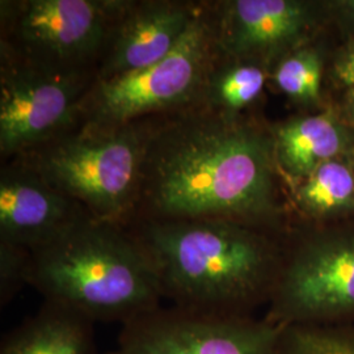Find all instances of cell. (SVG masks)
I'll use <instances>...</instances> for the list:
<instances>
[{
    "label": "cell",
    "mask_w": 354,
    "mask_h": 354,
    "mask_svg": "<svg viewBox=\"0 0 354 354\" xmlns=\"http://www.w3.org/2000/svg\"><path fill=\"white\" fill-rule=\"evenodd\" d=\"M277 176L272 127L245 114L192 105L150 117L130 222L228 219L279 230Z\"/></svg>",
    "instance_id": "1"
},
{
    "label": "cell",
    "mask_w": 354,
    "mask_h": 354,
    "mask_svg": "<svg viewBox=\"0 0 354 354\" xmlns=\"http://www.w3.org/2000/svg\"><path fill=\"white\" fill-rule=\"evenodd\" d=\"M150 260L163 298L188 310L250 315L282 266L279 230L228 219H142L124 226Z\"/></svg>",
    "instance_id": "2"
},
{
    "label": "cell",
    "mask_w": 354,
    "mask_h": 354,
    "mask_svg": "<svg viewBox=\"0 0 354 354\" xmlns=\"http://www.w3.org/2000/svg\"><path fill=\"white\" fill-rule=\"evenodd\" d=\"M28 285L45 302L124 326L158 310L163 299L150 260L127 228L95 218L30 251Z\"/></svg>",
    "instance_id": "3"
},
{
    "label": "cell",
    "mask_w": 354,
    "mask_h": 354,
    "mask_svg": "<svg viewBox=\"0 0 354 354\" xmlns=\"http://www.w3.org/2000/svg\"><path fill=\"white\" fill-rule=\"evenodd\" d=\"M149 118L112 129L74 127L11 160L82 203L100 222L127 226L140 192Z\"/></svg>",
    "instance_id": "4"
},
{
    "label": "cell",
    "mask_w": 354,
    "mask_h": 354,
    "mask_svg": "<svg viewBox=\"0 0 354 354\" xmlns=\"http://www.w3.org/2000/svg\"><path fill=\"white\" fill-rule=\"evenodd\" d=\"M218 53L210 1H201L187 35L165 59L136 73L95 80L76 127H125L197 105Z\"/></svg>",
    "instance_id": "5"
},
{
    "label": "cell",
    "mask_w": 354,
    "mask_h": 354,
    "mask_svg": "<svg viewBox=\"0 0 354 354\" xmlns=\"http://www.w3.org/2000/svg\"><path fill=\"white\" fill-rule=\"evenodd\" d=\"M269 322L327 327L354 320V227L326 228L286 244L268 302Z\"/></svg>",
    "instance_id": "6"
},
{
    "label": "cell",
    "mask_w": 354,
    "mask_h": 354,
    "mask_svg": "<svg viewBox=\"0 0 354 354\" xmlns=\"http://www.w3.org/2000/svg\"><path fill=\"white\" fill-rule=\"evenodd\" d=\"M122 0H1L0 46L57 70L97 73Z\"/></svg>",
    "instance_id": "7"
},
{
    "label": "cell",
    "mask_w": 354,
    "mask_h": 354,
    "mask_svg": "<svg viewBox=\"0 0 354 354\" xmlns=\"http://www.w3.org/2000/svg\"><path fill=\"white\" fill-rule=\"evenodd\" d=\"M93 70H57L0 46V156L11 160L76 127Z\"/></svg>",
    "instance_id": "8"
},
{
    "label": "cell",
    "mask_w": 354,
    "mask_h": 354,
    "mask_svg": "<svg viewBox=\"0 0 354 354\" xmlns=\"http://www.w3.org/2000/svg\"><path fill=\"white\" fill-rule=\"evenodd\" d=\"M282 333L266 317L159 307L124 326L117 354H282Z\"/></svg>",
    "instance_id": "9"
},
{
    "label": "cell",
    "mask_w": 354,
    "mask_h": 354,
    "mask_svg": "<svg viewBox=\"0 0 354 354\" xmlns=\"http://www.w3.org/2000/svg\"><path fill=\"white\" fill-rule=\"evenodd\" d=\"M222 55L274 66L304 46L315 28L317 7L304 0L210 1Z\"/></svg>",
    "instance_id": "10"
},
{
    "label": "cell",
    "mask_w": 354,
    "mask_h": 354,
    "mask_svg": "<svg viewBox=\"0 0 354 354\" xmlns=\"http://www.w3.org/2000/svg\"><path fill=\"white\" fill-rule=\"evenodd\" d=\"M201 1L122 0L108 33L96 79L147 68L176 49Z\"/></svg>",
    "instance_id": "11"
},
{
    "label": "cell",
    "mask_w": 354,
    "mask_h": 354,
    "mask_svg": "<svg viewBox=\"0 0 354 354\" xmlns=\"http://www.w3.org/2000/svg\"><path fill=\"white\" fill-rule=\"evenodd\" d=\"M93 218L74 198L13 160L0 168V241L33 251Z\"/></svg>",
    "instance_id": "12"
},
{
    "label": "cell",
    "mask_w": 354,
    "mask_h": 354,
    "mask_svg": "<svg viewBox=\"0 0 354 354\" xmlns=\"http://www.w3.org/2000/svg\"><path fill=\"white\" fill-rule=\"evenodd\" d=\"M279 174L292 185L326 162L354 152L353 127L332 112L298 115L272 127Z\"/></svg>",
    "instance_id": "13"
},
{
    "label": "cell",
    "mask_w": 354,
    "mask_h": 354,
    "mask_svg": "<svg viewBox=\"0 0 354 354\" xmlns=\"http://www.w3.org/2000/svg\"><path fill=\"white\" fill-rule=\"evenodd\" d=\"M0 354H97L92 322L59 304L45 302L35 317L11 332Z\"/></svg>",
    "instance_id": "14"
},
{
    "label": "cell",
    "mask_w": 354,
    "mask_h": 354,
    "mask_svg": "<svg viewBox=\"0 0 354 354\" xmlns=\"http://www.w3.org/2000/svg\"><path fill=\"white\" fill-rule=\"evenodd\" d=\"M352 155L326 162L290 185L291 198L302 214L315 221L354 214Z\"/></svg>",
    "instance_id": "15"
},
{
    "label": "cell",
    "mask_w": 354,
    "mask_h": 354,
    "mask_svg": "<svg viewBox=\"0 0 354 354\" xmlns=\"http://www.w3.org/2000/svg\"><path fill=\"white\" fill-rule=\"evenodd\" d=\"M219 51V50H218ZM272 66L243 61L218 53L203 83L197 105L226 114L243 112L259 102L272 75Z\"/></svg>",
    "instance_id": "16"
},
{
    "label": "cell",
    "mask_w": 354,
    "mask_h": 354,
    "mask_svg": "<svg viewBox=\"0 0 354 354\" xmlns=\"http://www.w3.org/2000/svg\"><path fill=\"white\" fill-rule=\"evenodd\" d=\"M323 64L317 51L299 48L282 57L272 68L270 79L289 99L315 104L320 97Z\"/></svg>",
    "instance_id": "17"
},
{
    "label": "cell",
    "mask_w": 354,
    "mask_h": 354,
    "mask_svg": "<svg viewBox=\"0 0 354 354\" xmlns=\"http://www.w3.org/2000/svg\"><path fill=\"white\" fill-rule=\"evenodd\" d=\"M282 354H354V320L327 327H286Z\"/></svg>",
    "instance_id": "18"
},
{
    "label": "cell",
    "mask_w": 354,
    "mask_h": 354,
    "mask_svg": "<svg viewBox=\"0 0 354 354\" xmlns=\"http://www.w3.org/2000/svg\"><path fill=\"white\" fill-rule=\"evenodd\" d=\"M30 251L0 241V301L7 304L28 283Z\"/></svg>",
    "instance_id": "19"
},
{
    "label": "cell",
    "mask_w": 354,
    "mask_h": 354,
    "mask_svg": "<svg viewBox=\"0 0 354 354\" xmlns=\"http://www.w3.org/2000/svg\"><path fill=\"white\" fill-rule=\"evenodd\" d=\"M335 71L340 83L354 89V44L339 57L335 64Z\"/></svg>",
    "instance_id": "20"
},
{
    "label": "cell",
    "mask_w": 354,
    "mask_h": 354,
    "mask_svg": "<svg viewBox=\"0 0 354 354\" xmlns=\"http://www.w3.org/2000/svg\"><path fill=\"white\" fill-rule=\"evenodd\" d=\"M344 113H345V120L346 124L351 125L354 129V89L353 92L348 96L345 106H344Z\"/></svg>",
    "instance_id": "21"
},
{
    "label": "cell",
    "mask_w": 354,
    "mask_h": 354,
    "mask_svg": "<svg viewBox=\"0 0 354 354\" xmlns=\"http://www.w3.org/2000/svg\"><path fill=\"white\" fill-rule=\"evenodd\" d=\"M342 6H344V8H345V11L348 13V16H351V19L354 20V0L344 1V3H342Z\"/></svg>",
    "instance_id": "22"
},
{
    "label": "cell",
    "mask_w": 354,
    "mask_h": 354,
    "mask_svg": "<svg viewBox=\"0 0 354 354\" xmlns=\"http://www.w3.org/2000/svg\"><path fill=\"white\" fill-rule=\"evenodd\" d=\"M352 158H353V163H354V152H353V155H352Z\"/></svg>",
    "instance_id": "23"
}]
</instances>
